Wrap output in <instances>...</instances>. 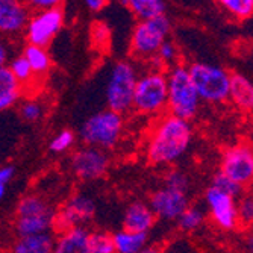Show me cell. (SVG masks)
<instances>
[{"mask_svg": "<svg viewBox=\"0 0 253 253\" xmlns=\"http://www.w3.org/2000/svg\"><path fill=\"white\" fill-rule=\"evenodd\" d=\"M229 99L243 112H250L253 108V85L250 79L241 73H231Z\"/></svg>", "mask_w": 253, "mask_h": 253, "instance_id": "18", "label": "cell"}, {"mask_svg": "<svg viewBox=\"0 0 253 253\" xmlns=\"http://www.w3.org/2000/svg\"><path fill=\"white\" fill-rule=\"evenodd\" d=\"M187 70L200 102L223 103L229 100L231 73L226 68L206 62H191Z\"/></svg>", "mask_w": 253, "mask_h": 253, "instance_id": "3", "label": "cell"}, {"mask_svg": "<svg viewBox=\"0 0 253 253\" xmlns=\"http://www.w3.org/2000/svg\"><path fill=\"white\" fill-rule=\"evenodd\" d=\"M64 26V9L62 5L53 9L40 11L29 17L26 25V40L28 44L45 49L58 35Z\"/></svg>", "mask_w": 253, "mask_h": 253, "instance_id": "9", "label": "cell"}, {"mask_svg": "<svg viewBox=\"0 0 253 253\" xmlns=\"http://www.w3.org/2000/svg\"><path fill=\"white\" fill-rule=\"evenodd\" d=\"M161 62L163 64H171L176 58H177V47H176V44L170 40L164 41L163 44H161V47L159 50L156 52L155 55Z\"/></svg>", "mask_w": 253, "mask_h": 253, "instance_id": "34", "label": "cell"}, {"mask_svg": "<svg viewBox=\"0 0 253 253\" xmlns=\"http://www.w3.org/2000/svg\"><path fill=\"white\" fill-rule=\"evenodd\" d=\"M147 234H135L119 231L112 235V244L116 253H140L147 246Z\"/></svg>", "mask_w": 253, "mask_h": 253, "instance_id": "23", "label": "cell"}, {"mask_svg": "<svg viewBox=\"0 0 253 253\" xmlns=\"http://www.w3.org/2000/svg\"><path fill=\"white\" fill-rule=\"evenodd\" d=\"M140 253H164V250L159 246H146Z\"/></svg>", "mask_w": 253, "mask_h": 253, "instance_id": "40", "label": "cell"}, {"mask_svg": "<svg viewBox=\"0 0 253 253\" xmlns=\"http://www.w3.org/2000/svg\"><path fill=\"white\" fill-rule=\"evenodd\" d=\"M171 21L167 14L147 21H140L130 35V53L135 58L150 59L156 55L161 44L169 40Z\"/></svg>", "mask_w": 253, "mask_h": 253, "instance_id": "7", "label": "cell"}, {"mask_svg": "<svg viewBox=\"0 0 253 253\" xmlns=\"http://www.w3.org/2000/svg\"><path fill=\"white\" fill-rule=\"evenodd\" d=\"M237 215L238 223L243 226H250L253 220V199L250 194H244L241 199L237 200Z\"/></svg>", "mask_w": 253, "mask_h": 253, "instance_id": "33", "label": "cell"}, {"mask_svg": "<svg viewBox=\"0 0 253 253\" xmlns=\"http://www.w3.org/2000/svg\"><path fill=\"white\" fill-rule=\"evenodd\" d=\"M220 173L241 187H247L253 179V152L249 144L229 147L221 155Z\"/></svg>", "mask_w": 253, "mask_h": 253, "instance_id": "10", "label": "cell"}, {"mask_svg": "<svg viewBox=\"0 0 253 253\" xmlns=\"http://www.w3.org/2000/svg\"><path fill=\"white\" fill-rule=\"evenodd\" d=\"M8 56H9V52H8L6 44H5L2 40H0V68H2V67H6Z\"/></svg>", "mask_w": 253, "mask_h": 253, "instance_id": "39", "label": "cell"}, {"mask_svg": "<svg viewBox=\"0 0 253 253\" xmlns=\"http://www.w3.org/2000/svg\"><path fill=\"white\" fill-rule=\"evenodd\" d=\"M23 58L28 61L37 81H40L41 78L47 75L52 67V59L47 50L37 47V45H32V44H28L25 47V50H23Z\"/></svg>", "mask_w": 253, "mask_h": 253, "instance_id": "22", "label": "cell"}, {"mask_svg": "<svg viewBox=\"0 0 253 253\" xmlns=\"http://www.w3.org/2000/svg\"><path fill=\"white\" fill-rule=\"evenodd\" d=\"M29 8L17 0H0V34L15 35L26 29Z\"/></svg>", "mask_w": 253, "mask_h": 253, "instance_id": "14", "label": "cell"}, {"mask_svg": "<svg viewBox=\"0 0 253 253\" xmlns=\"http://www.w3.org/2000/svg\"><path fill=\"white\" fill-rule=\"evenodd\" d=\"M96 215L94 200L85 194H73L58 211H55L53 229L56 234H62L68 229L84 227L85 223L91 221Z\"/></svg>", "mask_w": 253, "mask_h": 253, "instance_id": "8", "label": "cell"}, {"mask_svg": "<svg viewBox=\"0 0 253 253\" xmlns=\"http://www.w3.org/2000/svg\"><path fill=\"white\" fill-rule=\"evenodd\" d=\"M61 5H62V2H59V0H29V2L26 3V6L29 9H37V12L53 9V8L61 6Z\"/></svg>", "mask_w": 253, "mask_h": 253, "instance_id": "35", "label": "cell"}, {"mask_svg": "<svg viewBox=\"0 0 253 253\" xmlns=\"http://www.w3.org/2000/svg\"><path fill=\"white\" fill-rule=\"evenodd\" d=\"M167 108V73L149 72L138 78L132 109L146 116H156Z\"/></svg>", "mask_w": 253, "mask_h": 253, "instance_id": "5", "label": "cell"}, {"mask_svg": "<svg viewBox=\"0 0 253 253\" xmlns=\"http://www.w3.org/2000/svg\"><path fill=\"white\" fill-rule=\"evenodd\" d=\"M14 173H15V170L12 166L0 167V187H8V183L14 177Z\"/></svg>", "mask_w": 253, "mask_h": 253, "instance_id": "37", "label": "cell"}, {"mask_svg": "<svg viewBox=\"0 0 253 253\" xmlns=\"http://www.w3.org/2000/svg\"><path fill=\"white\" fill-rule=\"evenodd\" d=\"M164 188L174 190L183 194L190 191V177L179 169H170L164 174Z\"/></svg>", "mask_w": 253, "mask_h": 253, "instance_id": "28", "label": "cell"}, {"mask_svg": "<svg viewBox=\"0 0 253 253\" xmlns=\"http://www.w3.org/2000/svg\"><path fill=\"white\" fill-rule=\"evenodd\" d=\"M211 187L226 193L227 196L234 197L235 200L241 199L244 194H246V188L238 185V183H235L234 180H231L229 177H226L223 173L217 171L214 176H212V182H211Z\"/></svg>", "mask_w": 253, "mask_h": 253, "instance_id": "29", "label": "cell"}, {"mask_svg": "<svg viewBox=\"0 0 253 253\" xmlns=\"http://www.w3.org/2000/svg\"><path fill=\"white\" fill-rule=\"evenodd\" d=\"M193 127L190 122L171 114L159 117L149 135L146 156L153 166H170L185 153L191 144Z\"/></svg>", "mask_w": 253, "mask_h": 253, "instance_id": "1", "label": "cell"}, {"mask_svg": "<svg viewBox=\"0 0 253 253\" xmlns=\"http://www.w3.org/2000/svg\"><path fill=\"white\" fill-rule=\"evenodd\" d=\"M70 167L81 180H97L109 169V156L105 150L84 146L72 155Z\"/></svg>", "mask_w": 253, "mask_h": 253, "instance_id": "11", "label": "cell"}, {"mask_svg": "<svg viewBox=\"0 0 253 253\" xmlns=\"http://www.w3.org/2000/svg\"><path fill=\"white\" fill-rule=\"evenodd\" d=\"M55 211L52 206L38 194H28L18 200L15 208V217H29V215H40Z\"/></svg>", "mask_w": 253, "mask_h": 253, "instance_id": "24", "label": "cell"}, {"mask_svg": "<svg viewBox=\"0 0 253 253\" xmlns=\"http://www.w3.org/2000/svg\"><path fill=\"white\" fill-rule=\"evenodd\" d=\"M55 244V235L40 234L31 237H17L11 247V253H52Z\"/></svg>", "mask_w": 253, "mask_h": 253, "instance_id": "19", "label": "cell"}, {"mask_svg": "<svg viewBox=\"0 0 253 253\" xmlns=\"http://www.w3.org/2000/svg\"><path fill=\"white\" fill-rule=\"evenodd\" d=\"M171 116L191 122L200 109V99L190 79L187 65L176 64L167 73V108Z\"/></svg>", "mask_w": 253, "mask_h": 253, "instance_id": "2", "label": "cell"}, {"mask_svg": "<svg viewBox=\"0 0 253 253\" xmlns=\"http://www.w3.org/2000/svg\"><path fill=\"white\" fill-rule=\"evenodd\" d=\"M6 194V187H0V200H2Z\"/></svg>", "mask_w": 253, "mask_h": 253, "instance_id": "41", "label": "cell"}, {"mask_svg": "<svg viewBox=\"0 0 253 253\" xmlns=\"http://www.w3.org/2000/svg\"><path fill=\"white\" fill-rule=\"evenodd\" d=\"M23 96L21 86L11 75L8 65L0 68V111L15 106Z\"/></svg>", "mask_w": 253, "mask_h": 253, "instance_id": "20", "label": "cell"}, {"mask_svg": "<svg viewBox=\"0 0 253 253\" xmlns=\"http://www.w3.org/2000/svg\"><path fill=\"white\" fill-rule=\"evenodd\" d=\"M123 5L127 6V9L140 21L164 15L167 11V3L163 0H126Z\"/></svg>", "mask_w": 253, "mask_h": 253, "instance_id": "21", "label": "cell"}, {"mask_svg": "<svg viewBox=\"0 0 253 253\" xmlns=\"http://www.w3.org/2000/svg\"><path fill=\"white\" fill-rule=\"evenodd\" d=\"M93 40L97 45L102 47L103 44H106L109 41V29L105 25H102V23H97V25L93 28Z\"/></svg>", "mask_w": 253, "mask_h": 253, "instance_id": "36", "label": "cell"}, {"mask_svg": "<svg viewBox=\"0 0 253 253\" xmlns=\"http://www.w3.org/2000/svg\"><path fill=\"white\" fill-rule=\"evenodd\" d=\"M190 206L188 194H183L169 188H159L153 191L149 197V208L156 218L173 221L180 217V214Z\"/></svg>", "mask_w": 253, "mask_h": 253, "instance_id": "13", "label": "cell"}, {"mask_svg": "<svg viewBox=\"0 0 253 253\" xmlns=\"http://www.w3.org/2000/svg\"><path fill=\"white\" fill-rule=\"evenodd\" d=\"M8 68H9L11 75L14 76V79H15V81L18 82V85L21 86V91H23V93H25V88H26V86H29V85L34 84L35 76H34V73H32V70H31V67H29V64H28V61H26L25 58H23V55L14 58V59L11 61V64L8 65Z\"/></svg>", "mask_w": 253, "mask_h": 253, "instance_id": "25", "label": "cell"}, {"mask_svg": "<svg viewBox=\"0 0 253 253\" xmlns=\"http://www.w3.org/2000/svg\"><path fill=\"white\" fill-rule=\"evenodd\" d=\"M89 231L86 227H73L58 234L52 253H89Z\"/></svg>", "mask_w": 253, "mask_h": 253, "instance_id": "16", "label": "cell"}, {"mask_svg": "<svg viewBox=\"0 0 253 253\" xmlns=\"http://www.w3.org/2000/svg\"><path fill=\"white\" fill-rule=\"evenodd\" d=\"M138 81L135 67L129 61H119L112 67L106 85L108 109L123 116L132 109L133 91Z\"/></svg>", "mask_w": 253, "mask_h": 253, "instance_id": "6", "label": "cell"}, {"mask_svg": "<svg viewBox=\"0 0 253 253\" xmlns=\"http://www.w3.org/2000/svg\"><path fill=\"white\" fill-rule=\"evenodd\" d=\"M89 253H116L112 244V235L108 232H89Z\"/></svg>", "mask_w": 253, "mask_h": 253, "instance_id": "30", "label": "cell"}, {"mask_svg": "<svg viewBox=\"0 0 253 253\" xmlns=\"http://www.w3.org/2000/svg\"><path fill=\"white\" fill-rule=\"evenodd\" d=\"M20 117L28 123H37L42 117V106L37 100H25L20 103Z\"/></svg>", "mask_w": 253, "mask_h": 253, "instance_id": "32", "label": "cell"}, {"mask_svg": "<svg viewBox=\"0 0 253 253\" xmlns=\"http://www.w3.org/2000/svg\"><path fill=\"white\" fill-rule=\"evenodd\" d=\"M205 211L200 206H188V208L180 214V217L176 220L177 227L183 232H193L199 229L205 221Z\"/></svg>", "mask_w": 253, "mask_h": 253, "instance_id": "26", "label": "cell"}, {"mask_svg": "<svg viewBox=\"0 0 253 253\" xmlns=\"http://www.w3.org/2000/svg\"><path fill=\"white\" fill-rule=\"evenodd\" d=\"M123 133V116L103 109L85 120L79 130V138L88 147L108 150L116 147Z\"/></svg>", "mask_w": 253, "mask_h": 253, "instance_id": "4", "label": "cell"}, {"mask_svg": "<svg viewBox=\"0 0 253 253\" xmlns=\"http://www.w3.org/2000/svg\"><path fill=\"white\" fill-rule=\"evenodd\" d=\"M85 5H86V8H88L89 11L99 12V11H102L106 5H109V2H106V0H86Z\"/></svg>", "mask_w": 253, "mask_h": 253, "instance_id": "38", "label": "cell"}, {"mask_svg": "<svg viewBox=\"0 0 253 253\" xmlns=\"http://www.w3.org/2000/svg\"><path fill=\"white\" fill-rule=\"evenodd\" d=\"M75 141H76L75 132L70 130V129H64L50 141L49 149L53 153H62V152H67L70 147H73Z\"/></svg>", "mask_w": 253, "mask_h": 253, "instance_id": "31", "label": "cell"}, {"mask_svg": "<svg viewBox=\"0 0 253 253\" xmlns=\"http://www.w3.org/2000/svg\"><path fill=\"white\" fill-rule=\"evenodd\" d=\"M205 202L210 208L211 220L221 231H235L240 226L237 215V200L234 197L210 185L205 191Z\"/></svg>", "mask_w": 253, "mask_h": 253, "instance_id": "12", "label": "cell"}, {"mask_svg": "<svg viewBox=\"0 0 253 253\" xmlns=\"http://www.w3.org/2000/svg\"><path fill=\"white\" fill-rule=\"evenodd\" d=\"M218 5L238 20H247L253 14V0H221Z\"/></svg>", "mask_w": 253, "mask_h": 253, "instance_id": "27", "label": "cell"}, {"mask_svg": "<svg viewBox=\"0 0 253 253\" xmlns=\"http://www.w3.org/2000/svg\"><path fill=\"white\" fill-rule=\"evenodd\" d=\"M156 217L149 208V205L135 200L127 205L123 217V231L135 232V234H147L155 226Z\"/></svg>", "mask_w": 253, "mask_h": 253, "instance_id": "15", "label": "cell"}, {"mask_svg": "<svg viewBox=\"0 0 253 253\" xmlns=\"http://www.w3.org/2000/svg\"><path fill=\"white\" fill-rule=\"evenodd\" d=\"M56 211V210H55ZM55 211L40 215H29V217H15L14 229L17 237H31L47 234L53 229V218Z\"/></svg>", "mask_w": 253, "mask_h": 253, "instance_id": "17", "label": "cell"}]
</instances>
